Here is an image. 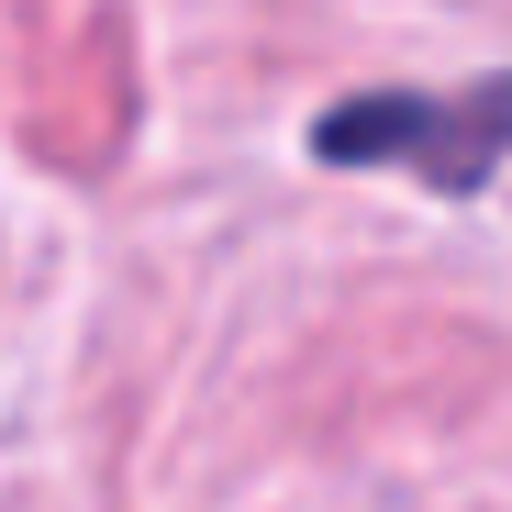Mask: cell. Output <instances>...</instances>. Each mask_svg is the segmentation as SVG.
<instances>
[{"label":"cell","mask_w":512,"mask_h":512,"mask_svg":"<svg viewBox=\"0 0 512 512\" xmlns=\"http://www.w3.org/2000/svg\"><path fill=\"white\" fill-rule=\"evenodd\" d=\"M512 145V78H479V90H368L346 112L312 123V156L334 167H423L446 201H468Z\"/></svg>","instance_id":"obj_1"}]
</instances>
